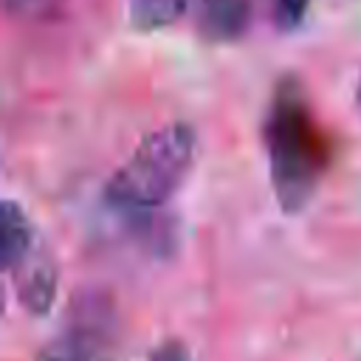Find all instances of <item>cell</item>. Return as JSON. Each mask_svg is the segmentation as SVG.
Here are the masks:
<instances>
[{"instance_id":"cell-1","label":"cell","mask_w":361,"mask_h":361,"mask_svg":"<svg viewBox=\"0 0 361 361\" xmlns=\"http://www.w3.org/2000/svg\"><path fill=\"white\" fill-rule=\"evenodd\" d=\"M268 172L279 206L288 214L302 212L330 164L327 138L296 79H285L265 118Z\"/></svg>"},{"instance_id":"cell-2","label":"cell","mask_w":361,"mask_h":361,"mask_svg":"<svg viewBox=\"0 0 361 361\" xmlns=\"http://www.w3.org/2000/svg\"><path fill=\"white\" fill-rule=\"evenodd\" d=\"M197 152V133L186 121H172L130 152L107 183V200L124 212H149L164 206L192 172Z\"/></svg>"},{"instance_id":"cell-10","label":"cell","mask_w":361,"mask_h":361,"mask_svg":"<svg viewBox=\"0 0 361 361\" xmlns=\"http://www.w3.org/2000/svg\"><path fill=\"white\" fill-rule=\"evenodd\" d=\"M149 361H186V347L178 344V341H169V344H161Z\"/></svg>"},{"instance_id":"cell-5","label":"cell","mask_w":361,"mask_h":361,"mask_svg":"<svg viewBox=\"0 0 361 361\" xmlns=\"http://www.w3.org/2000/svg\"><path fill=\"white\" fill-rule=\"evenodd\" d=\"M200 31L209 39H234L248 20V0H200Z\"/></svg>"},{"instance_id":"cell-8","label":"cell","mask_w":361,"mask_h":361,"mask_svg":"<svg viewBox=\"0 0 361 361\" xmlns=\"http://www.w3.org/2000/svg\"><path fill=\"white\" fill-rule=\"evenodd\" d=\"M3 3H6L8 17H14L17 23L45 20V17H51L62 6V0H3Z\"/></svg>"},{"instance_id":"cell-7","label":"cell","mask_w":361,"mask_h":361,"mask_svg":"<svg viewBox=\"0 0 361 361\" xmlns=\"http://www.w3.org/2000/svg\"><path fill=\"white\" fill-rule=\"evenodd\" d=\"M37 361H87V350H85V344H82L73 333H71V336L65 333V336L48 341V344L39 350Z\"/></svg>"},{"instance_id":"cell-11","label":"cell","mask_w":361,"mask_h":361,"mask_svg":"<svg viewBox=\"0 0 361 361\" xmlns=\"http://www.w3.org/2000/svg\"><path fill=\"white\" fill-rule=\"evenodd\" d=\"M355 102H358V110H361V79H358V90H355Z\"/></svg>"},{"instance_id":"cell-4","label":"cell","mask_w":361,"mask_h":361,"mask_svg":"<svg viewBox=\"0 0 361 361\" xmlns=\"http://www.w3.org/2000/svg\"><path fill=\"white\" fill-rule=\"evenodd\" d=\"M20 299L23 305L31 310V313H45L54 302V293H56V268L37 257V259H25L20 268Z\"/></svg>"},{"instance_id":"cell-9","label":"cell","mask_w":361,"mask_h":361,"mask_svg":"<svg viewBox=\"0 0 361 361\" xmlns=\"http://www.w3.org/2000/svg\"><path fill=\"white\" fill-rule=\"evenodd\" d=\"M310 0H274V14H276V23L282 28H290L302 20L305 8H307Z\"/></svg>"},{"instance_id":"cell-6","label":"cell","mask_w":361,"mask_h":361,"mask_svg":"<svg viewBox=\"0 0 361 361\" xmlns=\"http://www.w3.org/2000/svg\"><path fill=\"white\" fill-rule=\"evenodd\" d=\"M197 3L200 0H130L133 25H138V28H164Z\"/></svg>"},{"instance_id":"cell-3","label":"cell","mask_w":361,"mask_h":361,"mask_svg":"<svg viewBox=\"0 0 361 361\" xmlns=\"http://www.w3.org/2000/svg\"><path fill=\"white\" fill-rule=\"evenodd\" d=\"M34 248V228L28 214L14 203L6 200L3 203V268L8 274H14Z\"/></svg>"}]
</instances>
